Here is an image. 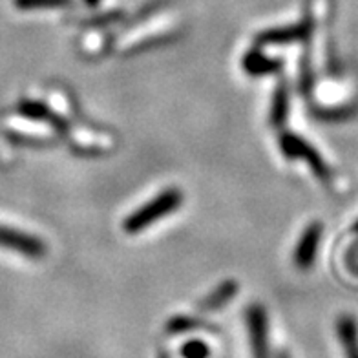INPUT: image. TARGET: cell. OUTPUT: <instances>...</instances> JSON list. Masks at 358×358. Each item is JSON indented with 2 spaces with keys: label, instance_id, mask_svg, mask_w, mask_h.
I'll use <instances>...</instances> for the list:
<instances>
[{
  "label": "cell",
  "instance_id": "16",
  "mask_svg": "<svg viewBox=\"0 0 358 358\" xmlns=\"http://www.w3.org/2000/svg\"><path fill=\"white\" fill-rule=\"evenodd\" d=\"M90 4H95V2H97V0H88Z\"/></svg>",
  "mask_w": 358,
  "mask_h": 358
},
{
  "label": "cell",
  "instance_id": "7",
  "mask_svg": "<svg viewBox=\"0 0 358 358\" xmlns=\"http://www.w3.org/2000/svg\"><path fill=\"white\" fill-rule=\"evenodd\" d=\"M309 26L307 24H294V26H285V28H273L265 29L264 34H259V44H289L296 43L306 38Z\"/></svg>",
  "mask_w": 358,
  "mask_h": 358
},
{
  "label": "cell",
  "instance_id": "11",
  "mask_svg": "<svg viewBox=\"0 0 358 358\" xmlns=\"http://www.w3.org/2000/svg\"><path fill=\"white\" fill-rule=\"evenodd\" d=\"M71 4V0H15V6L22 11L43 10V8H62Z\"/></svg>",
  "mask_w": 358,
  "mask_h": 358
},
{
  "label": "cell",
  "instance_id": "10",
  "mask_svg": "<svg viewBox=\"0 0 358 358\" xmlns=\"http://www.w3.org/2000/svg\"><path fill=\"white\" fill-rule=\"evenodd\" d=\"M289 113V92L287 86L280 85L276 88V94H274L273 99V108H271V123L274 127H282L285 123Z\"/></svg>",
  "mask_w": 358,
  "mask_h": 358
},
{
  "label": "cell",
  "instance_id": "1",
  "mask_svg": "<svg viewBox=\"0 0 358 358\" xmlns=\"http://www.w3.org/2000/svg\"><path fill=\"white\" fill-rule=\"evenodd\" d=\"M183 203V194L178 189H166L161 194H157L156 198L145 203L143 207L134 210L130 216L124 220V231L128 234H139L150 225L157 223L163 217L170 216L176 208L181 207Z\"/></svg>",
  "mask_w": 358,
  "mask_h": 358
},
{
  "label": "cell",
  "instance_id": "8",
  "mask_svg": "<svg viewBox=\"0 0 358 358\" xmlns=\"http://www.w3.org/2000/svg\"><path fill=\"white\" fill-rule=\"evenodd\" d=\"M243 66L249 76H265V73H274L280 70V62L274 59H268L262 52H249L243 59Z\"/></svg>",
  "mask_w": 358,
  "mask_h": 358
},
{
  "label": "cell",
  "instance_id": "4",
  "mask_svg": "<svg viewBox=\"0 0 358 358\" xmlns=\"http://www.w3.org/2000/svg\"><path fill=\"white\" fill-rule=\"evenodd\" d=\"M247 329H249L250 349L255 358H271L268 353V325L267 315L262 306H252L247 311Z\"/></svg>",
  "mask_w": 358,
  "mask_h": 358
},
{
  "label": "cell",
  "instance_id": "12",
  "mask_svg": "<svg viewBox=\"0 0 358 358\" xmlns=\"http://www.w3.org/2000/svg\"><path fill=\"white\" fill-rule=\"evenodd\" d=\"M181 357L183 358H208L210 357V348L207 345V342L203 340H189L185 342V345L181 348Z\"/></svg>",
  "mask_w": 358,
  "mask_h": 358
},
{
  "label": "cell",
  "instance_id": "9",
  "mask_svg": "<svg viewBox=\"0 0 358 358\" xmlns=\"http://www.w3.org/2000/svg\"><path fill=\"white\" fill-rule=\"evenodd\" d=\"M236 292H238V285H236L234 282L222 283V285H217V289H214V291L203 300L201 309H205V311L222 309L223 306H227V303L231 302Z\"/></svg>",
  "mask_w": 358,
  "mask_h": 358
},
{
  "label": "cell",
  "instance_id": "15",
  "mask_svg": "<svg viewBox=\"0 0 358 358\" xmlns=\"http://www.w3.org/2000/svg\"><path fill=\"white\" fill-rule=\"evenodd\" d=\"M353 231L358 232V220H357V223H355V225H353Z\"/></svg>",
  "mask_w": 358,
  "mask_h": 358
},
{
  "label": "cell",
  "instance_id": "14",
  "mask_svg": "<svg viewBox=\"0 0 358 358\" xmlns=\"http://www.w3.org/2000/svg\"><path fill=\"white\" fill-rule=\"evenodd\" d=\"M278 358H289V355L287 353H280Z\"/></svg>",
  "mask_w": 358,
  "mask_h": 358
},
{
  "label": "cell",
  "instance_id": "6",
  "mask_svg": "<svg viewBox=\"0 0 358 358\" xmlns=\"http://www.w3.org/2000/svg\"><path fill=\"white\" fill-rule=\"evenodd\" d=\"M336 336L345 358H358V322L353 315H340L336 320Z\"/></svg>",
  "mask_w": 358,
  "mask_h": 358
},
{
  "label": "cell",
  "instance_id": "5",
  "mask_svg": "<svg viewBox=\"0 0 358 358\" xmlns=\"http://www.w3.org/2000/svg\"><path fill=\"white\" fill-rule=\"evenodd\" d=\"M322 240V223L315 222L307 227L303 234L300 236V240L296 243L294 255H292V262L298 268L307 271L315 265L316 255H318V247H320Z\"/></svg>",
  "mask_w": 358,
  "mask_h": 358
},
{
  "label": "cell",
  "instance_id": "2",
  "mask_svg": "<svg viewBox=\"0 0 358 358\" xmlns=\"http://www.w3.org/2000/svg\"><path fill=\"white\" fill-rule=\"evenodd\" d=\"M280 146L282 150L285 152V156L291 157V159H303L307 165L311 166V170L315 172L318 178L327 179L329 178V166L320 157V154L313 148L309 143H306L302 137L292 136V134H285V136L280 139Z\"/></svg>",
  "mask_w": 358,
  "mask_h": 358
},
{
  "label": "cell",
  "instance_id": "3",
  "mask_svg": "<svg viewBox=\"0 0 358 358\" xmlns=\"http://www.w3.org/2000/svg\"><path fill=\"white\" fill-rule=\"evenodd\" d=\"M0 247L20 252L31 259H38L46 255V243L41 238L6 225H0Z\"/></svg>",
  "mask_w": 358,
  "mask_h": 358
},
{
  "label": "cell",
  "instance_id": "13",
  "mask_svg": "<svg viewBox=\"0 0 358 358\" xmlns=\"http://www.w3.org/2000/svg\"><path fill=\"white\" fill-rule=\"evenodd\" d=\"M20 113H22V115H26V117H31V119H46L48 117V112L43 104L31 103V101H26V103L20 104Z\"/></svg>",
  "mask_w": 358,
  "mask_h": 358
}]
</instances>
